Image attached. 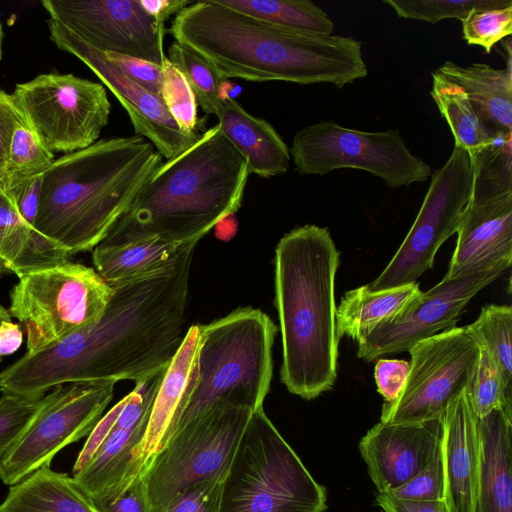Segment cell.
I'll return each instance as SVG.
<instances>
[{
  "mask_svg": "<svg viewBox=\"0 0 512 512\" xmlns=\"http://www.w3.org/2000/svg\"><path fill=\"white\" fill-rule=\"evenodd\" d=\"M190 243L168 267L113 287L101 318L47 349L26 353L0 374L3 394L42 398L75 382H134L169 365L185 333L194 250Z\"/></svg>",
  "mask_w": 512,
  "mask_h": 512,
  "instance_id": "6da1fadb",
  "label": "cell"
},
{
  "mask_svg": "<svg viewBox=\"0 0 512 512\" xmlns=\"http://www.w3.org/2000/svg\"><path fill=\"white\" fill-rule=\"evenodd\" d=\"M167 32L227 79L342 88L368 75L362 43L353 37L286 29L217 0L192 1L175 15Z\"/></svg>",
  "mask_w": 512,
  "mask_h": 512,
  "instance_id": "7a4b0ae2",
  "label": "cell"
},
{
  "mask_svg": "<svg viewBox=\"0 0 512 512\" xmlns=\"http://www.w3.org/2000/svg\"><path fill=\"white\" fill-rule=\"evenodd\" d=\"M248 176L246 160L216 124L155 170L99 244L199 242L239 210Z\"/></svg>",
  "mask_w": 512,
  "mask_h": 512,
  "instance_id": "3957f363",
  "label": "cell"
},
{
  "mask_svg": "<svg viewBox=\"0 0 512 512\" xmlns=\"http://www.w3.org/2000/svg\"><path fill=\"white\" fill-rule=\"evenodd\" d=\"M162 163L139 135L59 157L41 177L36 231L68 256L95 248Z\"/></svg>",
  "mask_w": 512,
  "mask_h": 512,
  "instance_id": "277c9868",
  "label": "cell"
},
{
  "mask_svg": "<svg viewBox=\"0 0 512 512\" xmlns=\"http://www.w3.org/2000/svg\"><path fill=\"white\" fill-rule=\"evenodd\" d=\"M339 252L327 228L285 234L275 250V305L282 337L281 381L312 400L332 388L338 345L335 277Z\"/></svg>",
  "mask_w": 512,
  "mask_h": 512,
  "instance_id": "5b68a950",
  "label": "cell"
},
{
  "mask_svg": "<svg viewBox=\"0 0 512 512\" xmlns=\"http://www.w3.org/2000/svg\"><path fill=\"white\" fill-rule=\"evenodd\" d=\"M201 328L197 384L173 434L216 403L263 408L270 390L277 327L268 315L240 307Z\"/></svg>",
  "mask_w": 512,
  "mask_h": 512,
  "instance_id": "8992f818",
  "label": "cell"
},
{
  "mask_svg": "<svg viewBox=\"0 0 512 512\" xmlns=\"http://www.w3.org/2000/svg\"><path fill=\"white\" fill-rule=\"evenodd\" d=\"M327 494L263 408L254 411L222 481L220 512H324Z\"/></svg>",
  "mask_w": 512,
  "mask_h": 512,
  "instance_id": "52a82bcc",
  "label": "cell"
},
{
  "mask_svg": "<svg viewBox=\"0 0 512 512\" xmlns=\"http://www.w3.org/2000/svg\"><path fill=\"white\" fill-rule=\"evenodd\" d=\"M252 413L245 407L216 403L176 431L140 476L148 512H162L199 482L223 480Z\"/></svg>",
  "mask_w": 512,
  "mask_h": 512,
  "instance_id": "ba28073f",
  "label": "cell"
},
{
  "mask_svg": "<svg viewBox=\"0 0 512 512\" xmlns=\"http://www.w3.org/2000/svg\"><path fill=\"white\" fill-rule=\"evenodd\" d=\"M112 295L95 269L67 261L19 278L8 312L25 330L26 353L34 354L98 321Z\"/></svg>",
  "mask_w": 512,
  "mask_h": 512,
  "instance_id": "9c48e42d",
  "label": "cell"
},
{
  "mask_svg": "<svg viewBox=\"0 0 512 512\" xmlns=\"http://www.w3.org/2000/svg\"><path fill=\"white\" fill-rule=\"evenodd\" d=\"M290 156L301 175H325L333 170H364L388 187H408L432 175L430 165L412 154L398 130L369 132L320 121L299 129Z\"/></svg>",
  "mask_w": 512,
  "mask_h": 512,
  "instance_id": "30bf717a",
  "label": "cell"
},
{
  "mask_svg": "<svg viewBox=\"0 0 512 512\" xmlns=\"http://www.w3.org/2000/svg\"><path fill=\"white\" fill-rule=\"evenodd\" d=\"M409 374L399 396L384 402L380 421L422 423L444 415L470 389L480 346L467 326L442 331L413 345Z\"/></svg>",
  "mask_w": 512,
  "mask_h": 512,
  "instance_id": "8fae6325",
  "label": "cell"
},
{
  "mask_svg": "<svg viewBox=\"0 0 512 512\" xmlns=\"http://www.w3.org/2000/svg\"><path fill=\"white\" fill-rule=\"evenodd\" d=\"M472 184L470 156L454 146L446 162L431 175L420 210L399 249L380 275L367 284L370 290L414 283L433 267L440 246L460 228Z\"/></svg>",
  "mask_w": 512,
  "mask_h": 512,
  "instance_id": "7c38bea8",
  "label": "cell"
},
{
  "mask_svg": "<svg viewBox=\"0 0 512 512\" xmlns=\"http://www.w3.org/2000/svg\"><path fill=\"white\" fill-rule=\"evenodd\" d=\"M28 126L51 151L75 152L95 142L111 104L103 84L73 74H40L12 93Z\"/></svg>",
  "mask_w": 512,
  "mask_h": 512,
  "instance_id": "4fadbf2b",
  "label": "cell"
},
{
  "mask_svg": "<svg viewBox=\"0 0 512 512\" xmlns=\"http://www.w3.org/2000/svg\"><path fill=\"white\" fill-rule=\"evenodd\" d=\"M114 382H75L56 386L42 398L30 423L0 460V479L14 485L50 466L67 445L90 434L113 398Z\"/></svg>",
  "mask_w": 512,
  "mask_h": 512,
  "instance_id": "5bb4252c",
  "label": "cell"
},
{
  "mask_svg": "<svg viewBox=\"0 0 512 512\" xmlns=\"http://www.w3.org/2000/svg\"><path fill=\"white\" fill-rule=\"evenodd\" d=\"M50 18L103 53H117L162 66L167 56L162 23L139 0H44Z\"/></svg>",
  "mask_w": 512,
  "mask_h": 512,
  "instance_id": "9a60e30c",
  "label": "cell"
},
{
  "mask_svg": "<svg viewBox=\"0 0 512 512\" xmlns=\"http://www.w3.org/2000/svg\"><path fill=\"white\" fill-rule=\"evenodd\" d=\"M508 266L497 265L456 278H443L395 319L379 325L358 342L357 356L373 361L409 349L421 340L455 327L468 302Z\"/></svg>",
  "mask_w": 512,
  "mask_h": 512,
  "instance_id": "2e32d148",
  "label": "cell"
},
{
  "mask_svg": "<svg viewBox=\"0 0 512 512\" xmlns=\"http://www.w3.org/2000/svg\"><path fill=\"white\" fill-rule=\"evenodd\" d=\"M47 25L53 43L80 59L114 94L126 110L135 135L148 139L166 160L190 147L202 133H183L158 95H154L115 67L100 52L73 34L58 21L49 18Z\"/></svg>",
  "mask_w": 512,
  "mask_h": 512,
  "instance_id": "e0dca14e",
  "label": "cell"
},
{
  "mask_svg": "<svg viewBox=\"0 0 512 512\" xmlns=\"http://www.w3.org/2000/svg\"><path fill=\"white\" fill-rule=\"evenodd\" d=\"M443 435V416L412 424L380 421L362 437L359 450L379 494L410 481L427 463Z\"/></svg>",
  "mask_w": 512,
  "mask_h": 512,
  "instance_id": "ac0fdd59",
  "label": "cell"
},
{
  "mask_svg": "<svg viewBox=\"0 0 512 512\" xmlns=\"http://www.w3.org/2000/svg\"><path fill=\"white\" fill-rule=\"evenodd\" d=\"M444 278L452 279L497 265H511L512 192L471 199L457 232Z\"/></svg>",
  "mask_w": 512,
  "mask_h": 512,
  "instance_id": "d6986e66",
  "label": "cell"
},
{
  "mask_svg": "<svg viewBox=\"0 0 512 512\" xmlns=\"http://www.w3.org/2000/svg\"><path fill=\"white\" fill-rule=\"evenodd\" d=\"M202 341L201 325L189 327L167 366L150 412L147 431L139 448L135 479L143 473L153 455L172 436L198 380V358Z\"/></svg>",
  "mask_w": 512,
  "mask_h": 512,
  "instance_id": "ffe728a7",
  "label": "cell"
},
{
  "mask_svg": "<svg viewBox=\"0 0 512 512\" xmlns=\"http://www.w3.org/2000/svg\"><path fill=\"white\" fill-rule=\"evenodd\" d=\"M469 390L463 391L443 415L444 501L449 512H475L479 437Z\"/></svg>",
  "mask_w": 512,
  "mask_h": 512,
  "instance_id": "44dd1931",
  "label": "cell"
},
{
  "mask_svg": "<svg viewBox=\"0 0 512 512\" xmlns=\"http://www.w3.org/2000/svg\"><path fill=\"white\" fill-rule=\"evenodd\" d=\"M475 512H512V409L478 418Z\"/></svg>",
  "mask_w": 512,
  "mask_h": 512,
  "instance_id": "7402d4cb",
  "label": "cell"
},
{
  "mask_svg": "<svg viewBox=\"0 0 512 512\" xmlns=\"http://www.w3.org/2000/svg\"><path fill=\"white\" fill-rule=\"evenodd\" d=\"M149 417L150 413L132 426L115 424L90 462L72 476L93 504L118 497L135 481L134 466Z\"/></svg>",
  "mask_w": 512,
  "mask_h": 512,
  "instance_id": "603a6c76",
  "label": "cell"
},
{
  "mask_svg": "<svg viewBox=\"0 0 512 512\" xmlns=\"http://www.w3.org/2000/svg\"><path fill=\"white\" fill-rule=\"evenodd\" d=\"M217 118L225 138L246 160L249 174L270 178L289 169L290 149L268 121L251 115L230 97L224 99Z\"/></svg>",
  "mask_w": 512,
  "mask_h": 512,
  "instance_id": "cb8c5ba5",
  "label": "cell"
},
{
  "mask_svg": "<svg viewBox=\"0 0 512 512\" xmlns=\"http://www.w3.org/2000/svg\"><path fill=\"white\" fill-rule=\"evenodd\" d=\"M437 71L463 88L477 115L491 132H512L511 59L504 69L484 63L460 66L446 61Z\"/></svg>",
  "mask_w": 512,
  "mask_h": 512,
  "instance_id": "d4e9b609",
  "label": "cell"
},
{
  "mask_svg": "<svg viewBox=\"0 0 512 512\" xmlns=\"http://www.w3.org/2000/svg\"><path fill=\"white\" fill-rule=\"evenodd\" d=\"M55 246L20 215L10 194H0V272L22 276L68 261Z\"/></svg>",
  "mask_w": 512,
  "mask_h": 512,
  "instance_id": "484cf974",
  "label": "cell"
},
{
  "mask_svg": "<svg viewBox=\"0 0 512 512\" xmlns=\"http://www.w3.org/2000/svg\"><path fill=\"white\" fill-rule=\"evenodd\" d=\"M422 293L416 282L377 291L364 285L346 292L336 307L340 338L346 335L362 341L376 327L410 309Z\"/></svg>",
  "mask_w": 512,
  "mask_h": 512,
  "instance_id": "4316f807",
  "label": "cell"
},
{
  "mask_svg": "<svg viewBox=\"0 0 512 512\" xmlns=\"http://www.w3.org/2000/svg\"><path fill=\"white\" fill-rule=\"evenodd\" d=\"M192 242L176 243L160 239L120 245H97L92 254L96 272L110 286L155 274L172 264Z\"/></svg>",
  "mask_w": 512,
  "mask_h": 512,
  "instance_id": "83f0119b",
  "label": "cell"
},
{
  "mask_svg": "<svg viewBox=\"0 0 512 512\" xmlns=\"http://www.w3.org/2000/svg\"><path fill=\"white\" fill-rule=\"evenodd\" d=\"M0 512H97L73 477L42 467L11 485Z\"/></svg>",
  "mask_w": 512,
  "mask_h": 512,
  "instance_id": "f1b7e54d",
  "label": "cell"
},
{
  "mask_svg": "<svg viewBox=\"0 0 512 512\" xmlns=\"http://www.w3.org/2000/svg\"><path fill=\"white\" fill-rule=\"evenodd\" d=\"M430 94L451 129L454 146L471 155L492 141L495 133L481 121L463 88L437 70L432 73Z\"/></svg>",
  "mask_w": 512,
  "mask_h": 512,
  "instance_id": "f546056e",
  "label": "cell"
},
{
  "mask_svg": "<svg viewBox=\"0 0 512 512\" xmlns=\"http://www.w3.org/2000/svg\"><path fill=\"white\" fill-rule=\"evenodd\" d=\"M231 9L277 26L314 35H331L334 22L309 0H217Z\"/></svg>",
  "mask_w": 512,
  "mask_h": 512,
  "instance_id": "4dcf8cb0",
  "label": "cell"
},
{
  "mask_svg": "<svg viewBox=\"0 0 512 512\" xmlns=\"http://www.w3.org/2000/svg\"><path fill=\"white\" fill-rule=\"evenodd\" d=\"M469 156L473 170L471 199L512 192V132H496L488 145Z\"/></svg>",
  "mask_w": 512,
  "mask_h": 512,
  "instance_id": "1f68e13d",
  "label": "cell"
},
{
  "mask_svg": "<svg viewBox=\"0 0 512 512\" xmlns=\"http://www.w3.org/2000/svg\"><path fill=\"white\" fill-rule=\"evenodd\" d=\"M167 58L187 79L198 106L218 117L226 99L223 86L227 78L200 54L175 41L168 49Z\"/></svg>",
  "mask_w": 512,
  "mask_h": 512,
  "instance_id": "d6a6232c",
  "label": "cell"
},
{
  "mask_svg": "<svg viewBox=\"0 0 512 512\" xmlns=\"http://www.w3.org/2000/svg\"><path fill=\"white\" fill-rule=\"evenodd\" d=\"M54 161L53 153L27 123L15 131L4 163L5 192L41 176Z\"/></svg>",
  "mask_w": 512,
  "mask_h": 512,
  "instance_id": "836d02e7",
  "label": "cell"
},
{
  "mask_svg": "<svg viewBox=\"0 0 512 512\" xmlns=\"http://www.w3.org/2000/svg\"><path fill=\"white\" fill-rule=\"evenodd\" d=\"M480 347L498 364L506 384L512 387V309L507 305L484 306L478 318L467 325Z\"/></svg>",
  "mask_w": 512,
  "mask_h": 512,
  "instance_id": "e575fe53",
  "label": "cell"
},
{
  "mask_svg": "<svg viewBox=\"0 0 512 512\" xmlns=\"http://www.w3.org/2000/svg\"><path fill=\"white\" fill-rule=\"evenodd\" d=\"M160 97L178 128L186 134L204 132V119L197 115V101L187 79L168 58L162 65Z\"/></svg>",
  "mask_w": 512,
  "mask_h": 512,
  "instance_id": "d590c367",
  "label": "cell"
},
{
  "mask_svg": "<svg viewBox=\"0 0 512 512\" xmlns=\"http://www.w3.org/2000/svg\"><path fill=\"white\" fill-rule=\"evenodd\" d=\"M469 395L478 418L499 408L512 409V387L506 384L498 364L483 347Z\"/></svg>",
  "mask_w": 512,
  "mask_h": 512,
  "instance_id": "8d00e7d4",
  "label": "cell"
},
{
  "mask_svg": "<svg viewBox=\"0 0 512 512\" xmlns=\"http://www.w3.org/2000/svg\"><path fill=\"white\" fill-rule=\"evenodd\" d=\"M383 3L399 18L435 24L448 18L462 21L475 9L505 7L512 5V0H383Z\"/></svg>",
  "mask_w": 512,
  "mask_h": 512,
  "instance_id": "74e56055",
  "label": "cell"
},
{
  "mask_svg": "<svg viewBox=\"0 0 512 512\" xmlns=\"http://www.w3.org/2000/svg\"><path fill=\"white\" fill-rule=\"evenodd\" d=\"M461 22L464 40L489 54L496 43L512 33V5L475 9Z\"/></svg>",
  "mask_w": 512,
  "mask_h": 512,
  "instance_id": "f35d334b",
  "label": "cell"
},
{
  "mask_svg": "<svg viewBox=\"0 0 512 512\" xmlns=\"http://www.w3.org/2000/svg\"><path fill=\"white\" fill-rule=\"evenodd\" d=\"M442 437L436 442L427 463L421 471L410 481L388 492V494L398 499L410 501L444 500L445 479Z\"/></svg>",
  "mask_w": 512,
  "mask_h": 512,
  "instance_id": "ab89813d",
  "label": "cell"
},
{
  "mask_svg": "<svg viewBox=\"0 0 512 512\" xmlns=\"http://www.w3.org/2000/svg\"><path fill=\"white\" fill-rule=\"evenodd\" d=\"M42 398L9 394L0 397V460L22 435L39 409Z\"/></svg>",
  "mask_w": 512,
  "mask_h": 512,
  "instance_id": "60d3db41",
  "label": "cell"
},
{
  "mask_svg": "<svg viewBox=\"0 0 512 512\" xmlns=\"http://www.w3.org/2000/svg\"><path fill=\"white\" fill-rule=\"evenodd\" d=\"M222 481L212 479L191 486L162 512H220Z\"/></svg>",
  "mask_w": 512,
  "mask_h": 512,
  "instance_id": "b9f144b4",
  "label": "cell"
},
{
  "mask_svg": "<svg viewBox=\"0 0 512 512\" xmlns=\"http://www.w3.org/2000/svg\"><path fill=\"white\" fill-rule=\"evenodd\" d=\"M107 59L146 91L160 96L162 66L117 53H104Z\"/></svg>",
  "mask_w": 512,
  "mask_h": 512,
  "instance_id": "7bdbcfd3",
  "label": "cell"
},
{
  "mask_svg": "<svg viewBox=\"0 0 512 512\" xmlns=\"http://www.w3.org/2000/svg\"><path fill=\"white\" fill-rule=\"evenodd\" d=\"M410 369V362L399 359H380L374 370L378 392L384 402L394 401L402 392Z\"/></svg>",
  "mask_w": 512,
  "mask_h": 512,
  "instance_id": "ee69618b",
  "label": "cell"
},
{
  "mask_svg": "<svg viewBox=\"0 0 512 512\" xmlns=\"http://www.w3.org/2000/svg\"><path fill=\"white\" fill-rule=\"evenodd\" d=\"M124 402L125 399L123 398L116 405H114L104 416L101 417L96 426L90 432L82 450L78 454V457L73 465V475L78 474L85 468L99 447L102 445L104 440L107 438L115 425Z\"/></svg>",
  "mask_w": 512,
  "mask_h": 512,
  "instance_id": "f6af8a7d",
  "label": "cell"
},
{
  "mask_svg": "<svg viewBox=\"0 0 512 512\" xmlns=\"http://www.w3.org/2000/svg\"><path fill=\"white\" fill-rule=\"evenodd\" d=\"M26 123L13 94L0 90V163L4 165L12 137Z\"/></svg>",
  "mask_w": 512,
  "mask_h": 512,
  "instance_id": "bcb514c9",
  "label": "cell"
},
{
  "mask_svg": "<svg viewBox=\"0 0 512 512\" xmlns=\"http://www.w3.org/2000/svg\"><path fill=\"white\" fill-rule=\"evenodd\" d=\"M93 505L97 512H148L146 494L140 477L118 497Z\"/></svg>",
  "mask_w": 512,
  "mask_h": 512,
  "instance_id": "7dc6e473",
  "label": "cell"
},
{
  "mask_svg": "<svg viewBox=\"0 0 512 512\" xmlns=\"http://www.w3.org/2000/svg\"><path fill=\"white\" fill-rule=\"evenodd\" d=\"M41 177L42 175L32 178L6 192L13 198L21 217L34 228L38 211Z\"/></svg>",
  "mask_w": 512,
  "mask_h": 512,
  "instance_id": "c3c4849f",
  "label": "cell"
},
{
  "mask_svg": "<svg viewBox=\"0 0 512 512\" xmlns=\"http://www.w3.org/2000/svg\"><path fill=\"white\" fill-rule=\"evenodd\" d=\"M381 512H449L444 500L410 501L398 499L388 493L376 496Z\"/></svg>",
  "mask_w": 512,
  "mask_h": 512,
  "instance_id": "681fc988",
  "label": "cell"
},
{
  "mask_svg": "<svg viewBox=\"0 0 512 512\" xmlns=\"http://www.w3.org/2000/svg\"><path fill=\"white\" fill-rule=\"evenodd\" d=\"M145 11L158 21L165 23L173 14H177L190 0H139Z\"/></svg>",
  "mask_w": 512,
  "mask_h": 512,
  "instance_id": "f907efd6",
  "label": "cell"
},
{
  "mask_svg": "<svg viewBox=\"0 0 512 512\" xmlns=\"http://www.w3.org/2000/svg\"><path fill=\"white\" fill-rule=\"evenodd\" d=\"M23 342V332L19 324L11 320L0 324V357L11 355L17 351Z\"/></svg>",
  "mask_w": 512,
  "mask_h": 512,
  "instance_id": "816d5d0a",
  "label": "cell"
},
{
  "mask_svg": "<svg viewBox=\"0 0 512 512\" xmlns=\"http://www.w3.org/2000/svg\"><path fill=\"white\" fill-rule=\"evenodd\" d=\"M6 320H11V315L9 314V312L6 308H4L2 305H0V324ZM0 363H1V357H0Z\"/></svg>",
  "mask_w": 512,
  "mask_h": 512,
  "instance_id": "f5cc1de1",
  "label": "cell"
},
{
  "mask_svg": "<svg viewBox=\"0 0 512 512\" xmlns=\"http://www.w3.org/2000/svg\"><path fill=\"white\" fill-rule=\"evenodd\" d=\"M5 192L4 165L0 163V194Z\"/></svg>",
  "mask_w": 512,
  "mask_h": 512,
  "instance_id": "db71d44e",
  "label": "cell"
},
{
  "mask_svg": "<svg viewBox=\"0 0 512 512\" xmlns=\"http://www.w3.org/2000/svg\"><path fill=\"white\" fill-rule=\"evenodd\" d=\"M2 41H3V29H2V24L0 21V61L2 58Z\"/></svg>",
  "mask_w": 512,
  "mask_h": 512,
  "instance_id": "11a10c76",
  "label": "cell"
},
{
  "mask_svg": "<svg viewBox=\"0 0 512 512\" xmlns=\"http://www.w3.org/2000/svg\"><path fill=\"white\" fill-rule=\"evenodd\" d=\"M1 273V272H0Z\"/></svg>",
  "mask_w": 512,
  "mask_h": 512,
  "instance_id": "9f6ffc18",
  "label": "cell"
}]
</instances>
